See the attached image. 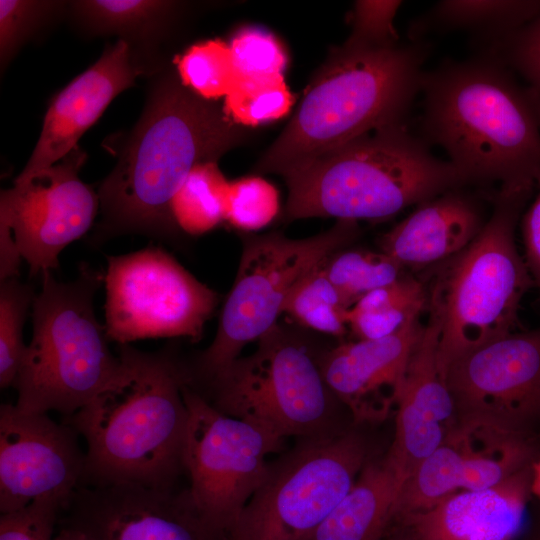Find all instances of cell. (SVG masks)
<instances>
[{"label": "cell", "instance_id": "1", "mask_svg": "<svg viewBox=\"0 0 540 540\" xmlns=\"http://www.w3.org/2000/svg\"><path fill=\"white\" fill-rule=\"evenodd\" d=\"M246 128L223 107L186 88L176 74L160 79L126 139L115 168L98 191L101 219L89 238L100 247L111 238L140 234L173 242L170 203L191 170L218 162L245 140Z\"/></svg>", "mask_w": 540, "mask_h": 540}, {"label": "cell", "instance_id": "2", "mask_svg": "<svg viewBox=\"0 0 540 540\" xmlns=\"http://www.w3.org/2000/svg\"><path fill=\"white\" fill-rule=\"evenodd\" d=\"M124 375L64 417L87 444L80 486L133 483L174 488L185 471L188 409L185 371L173 348L140 351L118 344Z\"/></svg>", "mask_w": 540, "mask_h": 540}, {"label": "cell", "instance_id": "3", "mask_svg": "<svg viewBox=\"0 0 540 540\" xmlns=\"http://www.w3.org/2000/svg\"><path fill=\"white\" fill-rule=\"evenodd\" d=\"M422 139L441 146L470 183L534 187L540 122L523 86L502 64L477 56L424 71Z\"/></svg>", "mask_w": 540, "mask_h": 540}, {"label": "cell", "instance_id": "4", "mask_svg": "<svg viewBox=\"0 0 540 540\" xmlns=\"http://www.w3.org/2000/svg\"><path fill=\"white\" fill-rule=\"evenodd\" d=\"M429 51L422 40L390 48L347 41L334 47L254 171L282 176L369 132L406 124Z\"/></svg>", "mask_w": 540, "mask_h": 540}, {"label": "cell", "instance_id": "5", "mask_svg": "<svg viewBox=\"0 0 540 540\" xmlns=\"http://www.w3.org/2000/svg\"><path fill=\"white\" fill-rule=\"evenodd\" d=\"M406 124L369 132L282 175L284 219L383 221L411 205L470 184Z\"/></svg>", "mask_w": 540, "mask_h": 540}, {"label": "cell", "instance_id": "6", "mask_svg": "<svg viewBox=\"0 0 540 540\" xmlns=\"http://www.w3.org/2000/svg\"><path fill=\"white\" fill-rule=\"evenodd\" d=\"M533 188L502 185L475 239L421 272L428 319L439 331L442 374L459 356L513 333L517 326L521 300L533 280L518 253L515 229Z\"/></svg>", "mask_w": 540, "mask_h": 540}, {"label": "cell", "instance_id": "7", "mask_svg": "<svg viewBox=\"0 0 540 540\" xmlns=\"http://www.w3.org/2000/svg\"><path fill=\"white\" fill-rule=\"evenodd\" d=\"M41 276L31 307L32 339L13 385L15 405L68 417L117 382L126 366L111 352L105 325L94 312L104 274L81 263L70 282L56 280L52 271Z\"/></svg>", "mask_w": 540, "mask_h": 540}, {"label": "cell", "instance_id": "8", "mask_svg": "<svg viewBox=\"0 0 540 540\" xmlns=\"http://www.w3.org/2000/svg\"><path fill=\"white\" fill-rule=\"evenodd\" d=\"M257 342L252 354L238 357L204 385L208 397H203L223 414L284 439L339 433L338 400L310 347L279 324Z\"/></svg>", "mask_w": 540, "mask_h": 540}, {"label": "cell", "instance_id": "9", "mask_svg": "<svg viewBox=\"0 0 540 540\" xmlns=\"http://www.w3.org/2000/svg\"><path fill=\"white\" fill-rule=\"evenodd\" d=\"M358 234V222L337 220L327 231L307 238L293 239L277 232L245 237L215 338L192 366L183 363L188 386H204L237 359L247 344L271 331L298 282Z\"/></svg>", "mask_w": 540, "mask_h": 540}, {"label": "cell", "instance_id": "10", "mask_svg": "<svg viewBox=\"0 0 540 540\" xmlns=\"http://www.w3.org/2000/svg\"><path fill=\"white\" fill-rule=\"evenodd\" d=\"M366 456L355 432L303 438L269 465L229 540H305L352 488Z\"/></svg>", "mask_w": 540, "mask_h": 540}, {"label": "cell", "instance_id": "11", "mask_svg": "<svg viewBox=\"0 0 540 540\" xmlns=\"http://www.w3.org/2000/svg\"><path fill=\"white\" fill-rule=\"evenodd\" d=\"M105 329L117 344L185 337L198 342L219 294L161 247L108 256Z\"/></svg>", "mask_w": 540, "mask_h": 540}, {"label": "cell", "instance_id": "12", "mask_svg": "<svg viewBox=\"0 0 540 540\" xmlns=\"http://www.w3.org/2000/svg\"><path fill=\"white\" fill-rule=\"evenodd\" d=\"M183 396L189 414L183 456L188 490L200 512L229 534L268 473L266 457L282 449L284 438L223 414L187 384Z\"/></svg>", "mask_w": 540, "mask_h": 540}, {"label": "cell", "instance_id": "13", "mask_svg": "<svg viewBox=\"0 0 540 540\" xmlns=\"http://www.w3.org/2000/svg\"><path fill=\"white\" fill-rule=\"evenodd\" d=\"M443 377L455 425L540 443V328L513 332L453 360Z\"/></svg>", "mask_w": 540, "mask_h": 540}, {"label": "cell", "instance_id": "14", "mask_svg": "<svg viewBox=\"0 0 540 540\" xmlns=\"http://www.w3.org/2000/svg\"><path fill=\"white\" fill-rule=\"evenodd\" d=\"M85 159L76 147L53 166L1 191L0 232L12 238L31 276L57 269L62 250L94 223L99 197L78 175Z\"/></svg>", "mask_w": 540, "mask_h": 540}, {"label": "cell", "instance_id": "15", "mask_svg": "<svg viewBox=\"0 0 540 540\" xmlns=\"http://www.w3.org/2000/svg\"><path fill=\"white\" fill-rule=\"evenodd\" d=\"M61 527L87 540H229L194 504L188 489L133 483L79 486Z\"/></svg>", "mask_w": 540, "mask_h": 540}, {"label": "cell", "instance_id": "16", "mask_svg": "<svg viewBox=\"0 0 540 540\" xmlns=\"http://www.w3.org/2000/svg\"><path fill=\"white\" fill-rule=\"evenodd\" d=\"M78 433L48 413L0 407V512L21 509L35 500L65 505L81 485L85 453Z\"/></svg>", "mask_w": 540, "mask_h": 540}, {"label": "cell", "instance_id": "17", "mask_svg": "<svg viewBox=\"0 0 540 540\" xmlns=\"http://www.w3.org/2000/svg\"><path fill=\"white\" fill-rule=\"evenodd\" d=\"M540 458V444L484 427L455 425L399 493L395 517L428 510L461 490L494 487Z\"/></svg>", "mask_w": 540, "mask_h": 540}, {"label": "cell", "instance_id": "18", "mask_svg": "<svg viewBox=\"0 0 540 540\" xmlns=\"http://www.w3.org/2000/svg\"><path fill=\"white\" fill-rule=\"evenodd\" d=\"M424 328L417 316L391 335L342 343L318 358L327 386L356 422L382 421L397 408L410 355Z\"/></svg>", "mask_w": 540, "mask_h": 540}, {"label": "cell", "instance_id": "19", "mask_svg": "<svg viewBox=\"0 0 540 540\" xmlns=\"http://www.w3.org/2000/svg\"><path fill=\"white\" fill-rule=\"evenodd\" d=\"M144 71L126 41L119 39L108 47L96 63L53 98L34 151L14 181L26 180L69 154L110 102L133 86Z\"/></svg>", "mask_w": 540, "mask_h": 540}, {"label": "cell", "instance_id": "20", "mask_svg": "<svg viewBox=\"0 0 540 540\" xmlns=\"http://www.w3.org/2000/svg\"><path fill=\"white\" fill-rule=\"evenodd\" d=\"M439 331L428 319L407 364L387 454L404 482L455 427V409L438 360Z\"/></svg>", "mask_w": 540, "mask_h": 540}, {"label": "cell", "instance_id": "21", "mask_svg": "<svg viewBox=\"0 0 540 540\" xmlns=\"http://www.w3.org/2000/svg\"><path fill=\"white\" fill-rule=\"evenodd\" d=\"M531 467L494 487L455 492L400 519L420 540H516L531 495Z\"/></svg>", "mask_w": 540, "mask_h": 540}, {"label": "cell", "instance_id": "22", "mask_svg": "<svg viewBox=\"0 0 540 540\" xmlns=\"http://www.w3.org/2000/svg\"><path fill=\"white\" fill-rule=\"evenodd\" d=\"M459 189L419 204L380 237L379 250L414 275L463 250L486 222L476 200Z\"/></svg>", "mask_w": 540, "mask_h": 540}, {"label": "cell", "instance_id": "23", "mask_svg": "<svg viewBox=\"0 0 540 540\" xmlns=\"http://www.w3.org/2000/svg\"><path fill=\"white\" fill-rule=\"evenodd\" d=\"M404 484L386 455L368 462L349 492L305 540H381Z\"/></svg>", "mask_w": 540, "mask_h": 540}, {"label": "cell", "instance_id": "24", "mask_svg": "<svg viewBox=\"0 0 540 540\" xmlns=\"http://www.w3.org/2000/svg\"><path fill=\"white\" fill-rule=\"evenodd\" d=\"M540 13V1L445 0L413 21L409 37L419 41L433 31L462 30L481 47L521 28Z\"/></svg>", "mask_w": 540, "mask_h": 540}, {"label": "cell", "instance_id": "25", "mask_svg": "<svg viewBox=\"0 0 540 540\" xmlns=\"http://www.w3.org/2000/svg\"><path fill=\"white\" fill-rule=\"evenodd\" d=\"M69 7L87 32L121 36L138 61L140 49L155 45L173 22L180 5L159 0H81L69 2Z\"/></svg>", "mask_w": 540, "mask_h": 540}, {"label": "cell", "instance_id": "26", "mask_svg": "<svg viewBox=\"0 0 540 540\" xmlns=\"http://www.w3.org/2000/svg\"><path fill=\"white\" fill-rule=\"evenodd\" d=\"M426 302L422 280L407 274L359 299L348 311V328L358 340L382 338L420 316Z\"/></svg>", "mask_w": 540, "mask_h": 540}, {"label": "cell", "instance_id": "27", "mask_svg": "<svg viewBox=\"0 0 540 540\" xmlns=\"http://www.w3.org/2000/svg\"><path fill=\"white\" fill-rule=\"evenodd\" d=\"M229 181L217 162L196 165L171 200L172 219L181 233L200 236L225 221Z\"/></svg>", "mask_w": 540, "mask_h": 540}, {"label": "cell", "instance_id": "28", "mask_svg": "<svg viewBox=\"0 0 540 540\" xmlns=\"http://www.w3.org/2000/svg\"><path fill=\"white\" fill-rule=\"evenodd\" d=\"M322 262L294 287L283 314L305 328L342 337L349 330L347 314L351 307L325 274Z\"/></svg>", "mask_w": 540, "mask_h": 540}, {"label": "cell", "instance_id": "29", "mask_svg": "<svg viewBox=\"0 0 540 540\" xmlns=\"http://www.w3.org/2000/svg\"><path fill=\"white\" fill-rule=\"evenodd\" d=\"M322 268L350 307L369 292L411 274L388 254L363 248L339 249Z\"/></svg>", "mask_w": 540, "mask_h": 540}, {"label": "cell", "instance_id": "30", "mask_svg": "<svg viewBox=\"0 0 540 540\" xmlns=\"http://www.w3.org/2000/svg\"><path fill=\"white\" fill-rule=\"evenodd\" d=\"M293 103L294 96L284 76L257 79L237 77L222 107L234 123L247 128L284 117Z\"/></svg>", "mask_w": 540, "mask_h": 540}, {"label": "cell", "instance_id": "31", "mask_svg": "<svg viewBox=\"0 0 540 540\" xmlns=\"http://www.w3.org/2000/svg\"><path fill=\"white\" fill-rule=\"evenodd\" d=\"M175 64L181 83L206 100L225 98L236 80L229 43L219 39L190 46Z\"/></svg>", "mask_w": 540, "mask_h": 540}, {"label": "cell", "instance_id": "32", "mask_svg": "<svg viewBox=\"0 0 540 540\" xmlns=\"http://www.w3.org/2000/svg\"><path fill=\"white\" fill-rule=\"evenodd\" d=\"M36 293L18 278L1 281L0 286V386L13 387L27 350L23 328Z\"/></svg>", "mask_w": 540, "mask_h": 540}, {"label": "cell", "instance_id": "33", "mask_svg": "<svg viewBox=\"0 0 540 540\" xmlns=\"http://www.w3.org/2000/svg\"><path fill=\"white\" fill-rule=\"evenodd\" d=\"M477 49L478 56L496 61L524 79L540 122V13L516 31Z\"/></svg>", "mask_w": 540, "mask_h": 540}, {"label": "cell", "instance_id": "34", "mask_svg": "<svg viewBox=\"0 0 540 540\" xmlns=\"http://www.w3.org/2000/svg\"><path fill=\"white\" fill-rule=\"evenodd\" d=\"M279 208V192L264 178L255 175L229 182L225 221L233 228L260 230L275 219Z\"/></svg>", "mask_w": 540, "mask_h": 540}, {"label": "cell", "instance_id": "35", "mask_svg": "<svg viewBox=\"0 0 540 540\" xmlns=\"http://www.w3.org/2000/svg\"><path fill=\"white\" fill-rule=\"evenodd\" d=\"M63 1H0V60L4 70L20 48L61 13Z\"/></svg>", "mask_w": 540, "mask_h": 540}, {"label": "cell", "instance_id": "36", "mask_svg": "<svg viewBox=\"0 0 540 540\" xmlns=\"http://www.w3.org/2000/svg\"><path fill=\"white\" fill-rule=\"evenodd\" d=\"M236 78L284 76L286 52L271 32L258 27L238 30L229 43Z\"/></svg>", "mask_w": 540, "mask_h": 540}, {"label": "cell", "instance_id": "37", "mask_svg": "<svg viewBox=\"0 0 540 540\" xmlns=\"http://www.w3.org/2000/svg\"><path fill=\"white\" fill-rule=\"evenodd\" d=\"M401 4V1H356L350 13L352 31L346 41L369 48L399 45L393 20Z\"/></svg>", "mask_w": 540, "mask_h": 540}, {"label": "cell", "instance_id": "38", "mask_svg": "<svg viewBox=\"0 0 540 540\" xmlns=\"http://www.w3.org/2000/svg\"><path fill=\"white\" fill-rule=\"evenodd\" d=\"M64 504L39 499L0 516V540H54L55 525Z\"/></svg>", "mask_w": 540, "mask_h": 540}, {"label": "cell", "instance_id": "39", "mask_svg": "<svg viewBox=\"0 0 540 540\" xmlns=\"http://www.w3.org/2000/svg\"><path fill=\"white\" fill-rule=\"evenodd\" d=\"M538 193L522 219L525 262L533 282L540 287V176Z\"/></svg>", "mask_w": 540, "mask_h": 540}, {"label": "cell", "instance_id": "40", "mask_svg": "<svg viewBox=\"0 0 540 540\" xmlns=\"http://www.w3.org/2000/svg\"><path fill=\"white\" fill-rule=\"evenodd\" d=\"M530 491L540 500V458L531 467Z\"/></svg>", "mask_w": 540, "mask_h": 540}, {"label": "cell", "instance_id": "41", "mask_svg": "<svg viewBox=\"0 0 540 540\" xmlns=\"http://www.w3.org/2000/svg\"><path fill=\"white\" fill-rule=\"evenodd\" d=\"M54 540H87L83 535H81L79 532L66 528L61 527L60 531L55 535Z\"/></svg>", "mask_w": 540, "mask_h": 540}, {"label": "cell", "instance_id": "42", "mask_svg": "<svg viewBox=\"0 0 540 540\" xmlns=\"http://www.w3.org/2000/svg\"><path fill=\"white\" fill-rule=\"evenodd\" d=\"M523 540H540V519L535 522Z\"/></svg>", "mask_w": 540, "mask_h": 540}, {"label": "cell", "instance_id": "43", "mask_svg": "<svg viewBox=\"0 0 540 540\" xmlns=\"http://www.w3.org/2000/svg\"><path fill=\"white\" fill-rule=\"evenodd\" d=\"M400 540H420V539L410 530V534L407 537H404Z\"/></svg>", "mask_w": 540, "mask_h": 540}]
</instances>
